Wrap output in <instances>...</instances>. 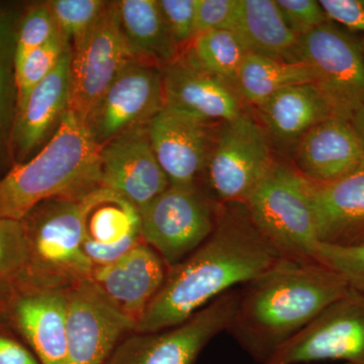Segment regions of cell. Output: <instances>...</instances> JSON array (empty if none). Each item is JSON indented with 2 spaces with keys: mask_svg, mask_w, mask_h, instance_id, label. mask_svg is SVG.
Returning a JSON list of instances; mask_svg holds the SVG:
<instances>
[{
  "mask_svg": "<svg viewBox=\"0 0 364 364\" xmlns=\"http://www.w3.org/2000/svg\"><path fill=\"white\" fill-rule=\"evenodd\" d=\"M282 258L243 203L221 205L213 233L168 268L159 293L134 333H156L181 324L223 294L248 284Z\"/></svg>",
  "mask_w": 364,
  "mask_h": 364,
  "instance_id": "6da1fadb",
  "label": "cell"
},
{
  "mask_svg": "<svg viewBox=\"0 0 364 364\" xmlns=\"http://www.w3.org/2000/svg\"><path fill=\"white\" fill-rule=\"evenodd\" d=\"M348 289L320 263L282 257L240 287L228 332L256 363L265 364Z\"/></svg>",
  "mask_w": 364,
  "mask_h": 364,
  "instance_id": "7a4b0ae2",
  "label": "cell"
},
{
  "mask_svg": "<svg viewBox=\"0 0 364 364\" xmlns=\"http://www.w3.org/2000/svg\"><path fill=\"white\" fill-rule=\"evenodd\" d=\"M102 149L85 124L67 111L37 156L0 179V219L21 222L45 200L79 198L97 188Z\"/></svg>",
  "mask_w": 364,
  "mask_h": 364,
  "instance_id": "3957f363",
  "label": "cell"
},
{
  "mask_svg": "<svg viewBox=\"0 0 364 364\" xmlns=\"http://www.w3.org/2000/svg\"><path fill=\"white\" fill-rule=\"evenodd\" d=\"M243 205L282 257L316 262L311 181L294 167L275 162Z\"/></svg>",
  "mask_w": 364,
  "mask_h": 364,
  "instance_id": "277c9868",
  "label": "cell"
},
{
  "mask_svg": "<svg viewBox=\"0 0 364 364\" xmlns=\"http://www.w3.org/2000/svg\"><path fill=\"white\" fill-rule=\"evenodd\" d=\"M274 163L267 131L243 112L218 131L203 172L207 195L219 205L244 203Z\"/></svg>",
  "mask_w": 364,
  "mask_h": 364,
  "instance_id": "5b68a950",
  "label": "cell"
},
{
  "mask_svg": "<svg viewBox=\"0 0 364 364\" xmlns=\"http://www.w3.org/2000/svg\"><path fill=\"white\" fill-rule=\"evenodd\" d=\"M220 207L198 186H170L140 210L143 241L174 267L213 233Z\"/></svg>",
  "mask_w": 364,
  "mask_h": 364,
  "instance_id": "8992f818",
  "label": "cell"
},
{
  "mask_svg": "<svg viewBox=\"0 0 364 364\" xmlns=\"http://www.w3.org/2000/svg\"><path fill=\"white\" fill-rule=\"evenodd\" d=\"M240 289L210 301L181 324L156 333H134L122 340L102 364H195L205 346L228 331Z\"/></svg>",
  "mask_w": 364,
  "mask_h": 364,
  "instance_id": "52a82bcc",
  "label": "cell"
},
{
  "mask_svg": "<svg viewBox=\"0 0 364 364\" xmlns=\"http://www.w3.org/2000/svg\"><path fill=\"white\" fill-rule=\"evenodd\" d=\"M298 57L337 117L350 119L363 107V44L352 33L327 21L299 38Z\"/></svg>",
  "mask_w": 364,
  "mask_h": 364,
  "instance_id": "ba28073f",
  "label": "cell"
},
{
  "mask_svg": "<svg viewBox=\"0 0 364 364\" xmlns=\"http://www.w3.org/2000/svg\"><path fill=\"white\" fill-rule=\"evenodd\" d=\"M81 198H54L33 208L36 212L26 236V252L52 286L69 287L90 279L92 262L82 248Z\"/></svg>",
  "mask_w": 364,
  "mask_h": 364,
  "instance_id": "9c48e42d",
  "label": "cell"
},
{
  "mask_svg": "<svg viewBox=\"0 0 364 364\" xmlns=\"http://www.w3.org/2000/svg\"><path fill=\"white\" fill-rule=\"evenodd\" d=\"M73 48L68 111L85 124L114 79L136 60L122 32L117 1L107 2L97 23Z\"/></svg>",
  "mask_w": 364,
  "mask_h": 364,
  "instance_id": "30bf717a",
  "label": "cell"
},
{
  "mask_svg": "<svg viewBox=\"0 0 364 364\" xmlns=\"http://www.w3.org/2000/svg\"><path fill=\"white\" fill-rule=\"evenodd\" d=\"M364 364V296L348 289L265 364Z\"/></svg>",
  "mask_w": 364,
  "mask_h": 364,
  "instance_id": "8fae6325",
  "label": "cell"
},
{
  "mask_svg": "<svg viewBox=\"0 0 364 364\" xmlns=\"http://www.w3.org/2000/svg\"><path fill=\"white\" fill-rule=\"evenodd\" d=\"M66 294L68 364L104 363L135 324L91 279L73 282Z\"/></svg>",
  "mask_w": 364,
  "mask_h": 364,
  "instance_id": "7c38bea8",
  "label": "cell"
},
{
  "mask_svg": "<svg viewBox=\"0 0 364 364\" xmlns=\"http://www.w3.org/2000/svg\"><path fill=\"white\" fill-rule=\"evenodd\" d=\"M163 107L162 69L134 60L105 91L85 126L104 147L124 132L147 126Z\"/></svg>",
  "mask_w": 364,
  "mask_h": 364,
  "instance_id": "4fadbf2b",
  "label": "cell"
},
{
  "mask_svg": "<svg viewBox=\"0 0 364 364\" xmlns=\"http://www.w3.org/2000/svg\"><path fill=\"white\" fill-rule=\"evenodd\" d=\"M98 186L123 196L139 210L169 188L147 126L136 127L105 144L100 152Z\"/></svg>",
  "mask_w": 364,
  "mask_h": 364,
  "instance_id": "5bb4252c",
  "label": "cell"
},
{
  "mask_svg": "<svg viewBox=\"0 0 364 364\" xmlns=\"http://www.w3.org/2000/svg\"><path fill=\"white\" fill-rule=\"evenodd\" d=\"M212 124L167 107L148 123L151 145L170 186H198L217 136Z\"/></svg>",
  "mask_w": 364,
  "mask_h": 364,
  "instance_id": "9a60e30c",
  "label": "cell"
},
{
  "mask_svg": "<svg viewBox=\"0 0 364 364\" xmlns=\"http://www.w3.org/2000/svg\"><path fill=\"white\" fill-rule=\"evenodd\" d=\"M164 107L208 123L232 121L243 112L233 85L210 73L182 51L162 68Z\"/></svg>",
  "mask_w": 364,
  "mask_h": 364,
  "instance_id": "2e32d148",
  "label": "cell"
},
{
  "mask_svg": "<svg viewBox=\"0 0 364 364\" xmlns=\"http://www.w3.org/2000/svg\"><path fill=\"white\" fill-rule=\"evenodd\" d=\"M82 248L93 267H102L142 243L139 208L123 196L98 186L81 196Z\"/></svg>",
  "mask_w": 364,
  "mask_h": 364,
  "instance_id": "e0dca14e",
  "label": "cell"
},
{
  "mask_svg": "<svg viewBox=\"0 0 364 364\" xmlns=\"http://www.w3.org/2000/svg\"><path fill=\"white\" fill-rule=\"evenodd\" d=\"M168 267L145 242L109 264L93 268L90 279L135 324L159 293Z\"/></svg>",
  "mask_w": 364,
  "mask_h": 364,
  "instance_id": "ac0fdd59",
  "label": "cell"
},
{
  "mask_svg": "<svg viewBox=\"0 0 364 364\" xmlns=\"http://www.w3.org/2000/svg\"><path fill=\"white\" fill-rule=\"evenodd\" d=\"M311 200L318 243L364 241V161L336 181L311 182Z\"/></svg>",
  "mask_w": 364,
  "mask_h": 364,
  "instance_id": "d6986e66",
  "label": "cell"
},
{
  "mask_svg": "<svg viewBox=\"0 0 364 364\" xmlns=\"http://www.w3.org/2000/svg\"><path fill=\"white\" fill-rule=\"evenodd\" d=\"M364 161V147L350 119L332 117L314 127L296 145V168L309 181H336Z\"/></svg>",
  "mask_w": 364,
  "mask_h": 364,
  "instance_id": "ffe728a7",
  "label": "cell"
},
{
  "mask_svg": "<svg viewBox=\"0 0 364 364\" xmlns=\"http://www.w3.org/2000/svg\"><path fill=\"white\" fill-rule=\"evenodd\" d=\"M66 289L46 287L16 304V323L41 364H68Z\"/></svg>",
  "mask_w": 364,
  "mask_h": 364,
  "instance_id": "44dd1931",
  "label": "cell"
},
{
  "mask_svg": "<svg viewBox=\"0 0 364 364\" xmlns=\"http://www.w3.org/2000/svg\"><path fill=\"white\" fill-rule=\"evenodd\" d=\"M255 107L269 138L282 144L298 145L314 127L337 117L314 82L289 86Z\"/></svg>",
  "mask_w": 364,
  "mask_h": 364,
  "instance_id": "7402d4cb",
  "label": "cell"
},
{
  "mask_svg": "<svg viewBox=\"0 0 364 364\" xmlns=\"http://www.w3.org/2000/svg\"><path fill=\"white\" fill-rule=\"evenodd\" d=\"M72 50L60 59L54 70L32 91L18 112L14 142L21 157L35 149L69 109Z\"/></svg>",
  "mask_w": 364,
  "mask_h": 364,
  "instance_id": "603a6c76",
  "label": "cell"
},
{
  "mask_svg": "<svg viewBox=\"0 0 364 364\" xmlns=\"http://www.w3.org/2000/svg\"><path fill=\"white\" fill-rule=\"evenodd\" d=\"M231 30L251 54L298 62L299 38L289 28L277 1L237 0Z\"/></svg>",
  "mask_w": 364,
  "mask_h": 364,
  "instance_id": "cb8c5ba5",
  "label": "cell"
},
{
  "mask_svg": "<svg viewBox=\"0 0 364 364\" xmlns=\"http://www.w3.org/2000/svg\"><path fill=\"white\" fill-rule=\"evenodd\" d=\"M119 23L136 60L163 68L181 54L158 0L117 1Z\"/></svg>",
  "mask_w": 364,
  "mask_h": 364,
  "instance_id": "d4e9b609",
  "label": "cell"
},
{
  "mask_svg": "<svg viewBox=\"0 0 364 364\" xmlns=\"http://www.w3.org/2000/svg\"><path fill=\"white\" fill-rule=\"evenodd\" d=\"M314 82L304 62L282 61L249 53L237 74L235 88L242 102L257 107L289 86Z\"/></svg>",
  "mask_w": 364,
  "mask_h": 364,
  "instance_id": "484cf974",
  "label": "cell"
},
{
  "mask_svg": "<svg viewBox=\"0 0 364 364\" xmlns=\"http://www.w3.org/2000/svg\"><path fill=\"white\" fill-rule=\"evenodd\" d=\"M183 51L198 65L234 87L239 69L249 54L239 36L231 28L200 33Z\"/></svg>",
  "mask_w": 364,
  "mask_h": 364,
  "instance_id": "4316f807",
  "label": "cell"
},
{
  "mask_svg": "<svg viewBox=\"0 0 364 364\" xmlns=\"http://www.w3.org/2000/svg\"><path fill=\"white\" fill-rule=\"evenodd\" d=\"M68 50H70L68 41L57 32L47 44L31 53L20 65L14 68L18 112L23 109L36 86L54 70Z\"/></svg>",
  "mask_w": 364,
  "mask_h": 364,
  "instance_id": "83f0119b",
  "label": "cell"
},
{
  "mask_svg": "<svg viewBox=\"0 0 364 364\" xmlns=\"http://www.w3.org/2000/svg\"><path fill=\"white\" fill-rule=\"evenodd\" d=\"M107 2L102 0H53L47 2L57 30L77 45L90 32Z\"/></svg>",
  "mask_w": 364,
  "mask_h": 364,
  "instance_id": "f1b7e54d",
  "label": "cell"
},
{
  "mask_svg": "<svg viewBox=\"0 0 364 364\" xmlns=\"http://www.w3.org/2000/svg\"><path fill=\"white\" fill-rule=\"evenodd\" d=\"M315 261L338 274L349 289L364 296V241L347 246L318 243Z\"/></svg>",
  "mask_w": 364,
  "mask_h": 364,
  "instance_id": "f546056e",
  "label": "cell"
},
{
  "mask_svg": "<svg viewBox=\"0 0 364 364\" xmlns=\"http://www.w3.org/2000/svg\"><path fill=\"white\" fill-rule=\"evenodd\" d=\"M58 32L47 4H38L21 21L14 47V68L35 50L47 44Z\"/></svg>",
  "mask_w": 364,
  "mask_h": 364,
  "instance_id": "4dcf8cb0",
  "label": "cell"
},
{
  "mask_svg": "<svg viewBox=\"0 0 364 364\" xmlns=\"http://www.w3.org/2000/svg\"><path fill=\"white\" fill-rule=\"evenodd\" d=\"M169 32L181 52L195 38L196 0H158Z\"/></svg>",
  "mask_w": 364,
  "mask_h": 364,
  "instance_id": "1f68e13d",
  "label": "cell"
},
{
  "mask_svg": "<svg viewBox=\"0 0 364 364\" xmlns=\"http://www.w3.org/2000/svg\"><path fill=\"white\" fill-rule=\"evenodd\" d=\"M284 21L298 38L329 21L316 0H277Z\"/></svg>",
  "mask_w": 364,
  "mask_h": 364,
  "instance_id": "d6a6232c",
  "label": "cell"
},
{
  "mask_svg": "<svg viewBox=\"0 0 364 364\" xmlns=\"http://www.w3.org/2000/svg\"><path fill=\"white\" fill-rule=\"evenodd\" d=\"M237 0H196L195 37L210 31L231 28Z\"/></svg>",
  "mask_w": 364,
  "mask_h": 364,
  "instance_id": "836d02e7",
  "label": "cell"
},
{
  "mask_svg": "<svg viewBox=\"0 0 364 364\" xmlns=\"http://www.w3.org/2000/svg\"><path fill=\"white\" fill-rule=\"evenodd\" d=\"M26 254L25 232L21 222L0 219V275L21 264Z\"/></svg>",
  "mask_w": 364,
  "mask_h": 364,
  "instance_id": "e575fe53",
  "label": "cell"
},
{
  "mask_svg": "<svg viewBox=\"0 0 364 364\" xmlns=\"http://www.w3.org/2000/svg\"><path fill=\"white\" fill-rule=\"evenodd\" d=\"M328 20L350 33H364V0H321Z\"/></svg>",
  "mask_w": 364,
  "mask_h": 364,
  "instance_id": "d590c367",
  "label": "cell"
},
{
  "mask_svg": "<svg viewBox=\"0 0 364 364\" xmlns=\"http://www.w3.org/2000/svg\"><path fill=\"white\" fill-rule=\"evenodd\" d=\"M11 21L4 11H0V136L6 122L9 98V74H11Z\"/></svg>",
  "mask_w": 364,
  "mask_h": 364,
  "instance_id": "8d00e7d4",
  "label": "cell"
},
{
  "mask_svg": "<svg viewBox=\"0 0 364 364\" xmlns=\"http://www.w3.org/2000/svg\"><path fill=\"white\" fill-rule=\"evenodd\" d=\"M0 364H41L37 356L16 340L0 335Z\"/></svg>",
  "mask_w": 364,
  "mask_h": 364,
  "instance_id": "74e56055",
  "label": "cell"
},
{
  "mask_svg": "<svg viewBox=\"0 0 364 364\" xmlns=\"http://www.w3.org/2000/svg\"><path fill=\"white\" fill-rule=\"evenodd\" d=\"M350 121L352 124H353L354 129H355L356 133L358 134L364 147V105L359 107L358 111L354 112Z\"/></svg>",
  "mask_w": 364,
  "mask_h": 364,
  "instance_id": "f35d334b",
  "label": "cell"
},
{
  "mask_svg": "<svg viewBox=\"0 0 364 364\" xmlns=\"http://www.w3.org/2000/svg\"><path fill=\"white\" fill-rule=\"evenodd\" d=\"M363 53H364V43H363Z\"/></svg>",
  "mask_w": 364,
  "mask_h": 364,
  "instance_id": "ab89813d",
  "label": "cell"
},
{
  "mask_svg": "<svg viewBox=\"0 0 364 364\" xmlns=\"http://www.w3.org/2000/svg\"><path fill=\"white\" fill-rule=\"evenodd\" d=\"M343 364H350V363H343Z\"/></svg>",
  "mask_w": 364,
  "mask_h": 364,
  "instance_id": "60d3db41",
  "label": "cell"
}]
</instances>
